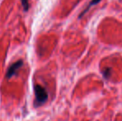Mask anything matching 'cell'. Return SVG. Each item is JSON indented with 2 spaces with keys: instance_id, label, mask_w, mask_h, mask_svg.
<instances>
[{
  "instance_id": "obj_1",
  "label": "cell",
  "mask_w": 122,
  "mask_h": 121,
  "mask_svg": "<svg viewBox=\"0 0 122 121\" xmlns=\"http://www.w3.org/2000/svg\"><path fill=\"white\" fill-rule=\"evenodd\" d=\"M34 93H35V105L39 106L47 102L48 99V94L44 87L40 85H36L34 86Z\"/></svg>"
},
{
  "instance_id": "obj_4",
  "label": "cell",
  "mask_w": 122,
  "mask_h": 121,
  "mask_svg": "<svg viewBox=\"0 0 122 121\" xmlns=\"http://www.w3.org/2000/svg\"><path fill=\"white\" fill-rule=\"evenodd\" d=\"M22 6H23L24 11H28L29 9V0H21Z\"/></svg>"
},
{
  "instance_id": "obj_2",
  "label": "cell",
  "mask_w": 122,
  "mask_h": 121,
  "mask_svg": "<svg viewBox=\"0 0 122 121\" xmlns=\"http://www.w3.org/2000/svg\"><path fill=\"white\" fill-rule=\"evenodd\" d=\"M23 61L22 60H18V61L14 62L13 64H12L10 66V67L8 68V71L6 73V78L7 79H10L11 77H13V76L17 74L18 71L20 69V68L23 66Z\"/></svg>"
},
{
  "instance_id": "obj_3",
  "label": "cell",
  "mask_w": 122,
  "mask_h": 121,
  "mask_svg": "<svg viewBox=\"0 0 122 121\" xmlns=\"http://www.w3.org/2000/svg\"><path fill=\"white\" fill-rule=\"evenodd\" d=\"M101 1V0H92V1H91L90 3H89V4L87 5L86 8V9L84 10L83 12H81V14H80V16H79V18H81V17L83 16V15L85 14V13H86V12L88 11V10L90 9V8H92V6H94V5H97V3H99Z\"/></svg>"
},
{
  "instance_id": "obj_5",
  "label": "cell",
  "mask_w": 122,
  "mask_h": 121,
  "mask_svg": "<svg viewBox=\"0 0 122 121\" xmlns=\"http://www.w3.org/2000/svg\"><path fill=\"white\" fill-rule=\"evenodd\" d=\"M110 74H111V73H110V69H107V70H106V71L104 72V74H103V76H104L106 78H108V76H110Z\"/></svg>"
}]
</instances>
